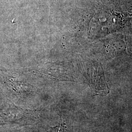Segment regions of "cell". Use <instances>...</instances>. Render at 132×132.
<instances>
[]
</instances>
